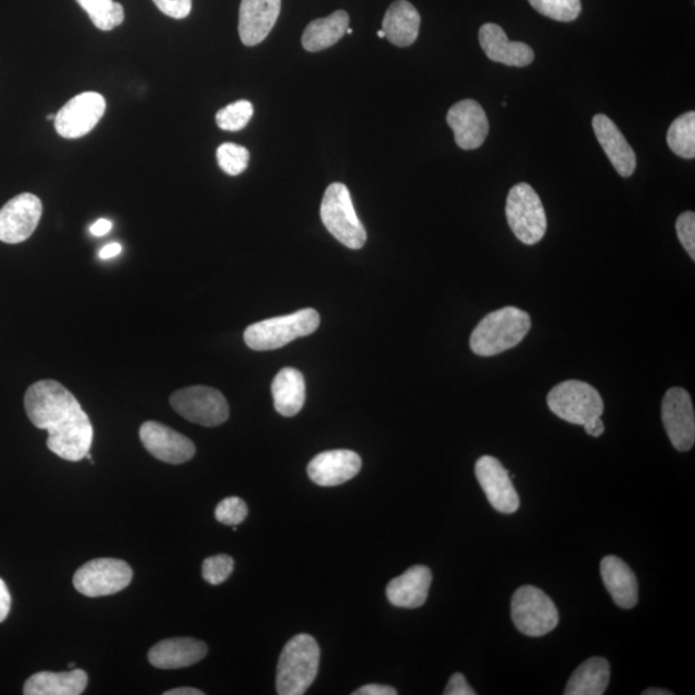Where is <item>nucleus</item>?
<instances>
[{"label": "nucleus", "mask_w": 695, "mask_h": 695, "mask_svg": "<svg viewBox=\"0 0 695 695\" xmlns=\"http://www.w3.org/2000/svg\"><path fill=\"white\" fill-rule=\"evenodd\" d=\"M281 0H242L239 14V34L248 47L261 44L276 26Z\"/></svg>", "instance_id": "obj_18"}, {"label": "nucleus", "mask_w": 695, "mask_h": 695, "mask_svg": "<svg viewBox=\"0 0 695 695\" xmlns=\"http://www.w3.org/2000/svg\"><path fill=\"white\" fill-rule=\"evenodd\" d=\"M233 568L234 562L230 555L209 556L203 563V577L210 585H221L232 575Z\"/></svg>", "instance_id": "obj_34"}, {"label": "nucleus", "mask_w": 695, "mask_h": 695, "mask_svg": "<svg viewBox=\"0 0 695 695\" xmlns=\"http://www.w3.org/2000/svg\"><path fill=\"white\" fill-rule=\"evenodd\" d=\"M321 220L328 231L346 248L359 250L367 233L355 213L351 192L343 183L330 184L321 204Z\"/></svg>", "instance_id": "obj_5"}, {"label": "nucleus", "mask_w": 695, "mask_h": 695, "mask_svg": "<svg viewBox=\"0 0 695 695\" xmlns=\"http://www.w3.org/2000/svg\"><path fill=\"white\" fill-rule=\"evenodd\" d=\"M677 238L681 240L682 245L692 258L695 260V214L693 212H685L677 218L676 221Z\"/></svg>", "instance_id": "obj_36"}, {"label": "nucleus", "mask_w": 695, "mask_h": 695, "mask_svg": "<svg viewBox=\"0 0 695 695\" xmlns=\"http://www.w3.org/2000/svg\"><path fill=\"white\" fill-rule=\"evenodd\" d=\"M133 571L129 564L101 557L88 562L80 567L74 576L77 592L88 597H100L118 594L131 585Z\"/></svg>", "instance_id": "obj_10"}, {"label": "nucleus", "mask_w": 695, "mask_h": 695, "mask_svg": "<svg viewBox=\"0 0 695 695\" xmlns=\"http://www.w3.org/2000/svg\"><path fill=\"white\" fill-rule=\"evenodd\" d=\"M433 575L425 565H414L386 586L387 601L399 608L423 607L430 594Z\"/></svg>", "instance_id": "obj_20"}, {"label": "nucleus", "mask_w": 695, "mask_h": 695, "mask_svg": "<svg viewBox=\"0 0 695 695\" xmlns=\"http://www.w3.org/2000/svg\"><path fill=\"white\" fill-rule=\"evenodd\" d=\"M88 685L85 671L72 668L69 673H38L32 675L26 685L23 694L27 695H79Z\"/></svg>", "instance_id": "obj_25"}, {"label": "nucleus", "mask_w": 695, "mask_h": 695, "mask_svg": "<svg viewBox=\"0 0 695 695\" xmlns=\"http://www.w3.org/2000/svg\"><path fill=\"white\" fill-rule=\"evenodd\" d=\"M42 201L32 193H21L0 209V241L20 244L38 228L42 218Z\"/></svg>", "instance_id": "obj_13"}, {"label": "nucleus", "mask_w": 695, "mask_h": 695, "mask_svg": "<svg viewBox=\"0 0 695 695\" xmlns=\"http://www.w3.org/2000/svg\"><path fill=\"white\" fill-rule=\"evenodd\" d=\"M112 229V223L109 220H99L91 225V233L93 236L101 238L108 234Z\"/></svg>", "instance_id": "obj_43"}, {"label": "nucleus", "mask_w": 695, "mask_h": 695, "mask_svg": "<svg viewBox=\"0 0 695 695\" xmlns=\"http://www.w3.org/2000/svg\"><path fill=\"white\" fill-rule=\"evenodd\" d=\"M274 409L280 415L293 417L301 412L305 402V380L301 371L285 367L272 383Z\"/></svg>", "instance_id": "obj_26"}, {"label": "nucleus", "mask_w": 695, "mask_h": 695, "mask_svg": "<svg viewBox=\"0 0 695 695\" xmlns=\"http://www.w3.org/2000/svg\"><path fill=\"white\" fill-rule=\"evenodd\" d=\"M253 114V103L241 100L218 111L215 121L216 125L223 129V131L239 132L249 124Z\"/></svg>", "instance_id": "obj_31"}, {"label": "nucleus", "mask_w": 695, "mask_h": 695, "mask_svg": "<svg viewBox=\"0 0 695 695\" xmlns=\"http://www.w3.org/2000/svg\"><path fill=\"white\" fill-rule=\"evenodd\" d=\"M512 620L522 634L540 637L556 628L560 613L543 590L522 586L513 595Z\"/></svg>", "instance_id": "obj_8"}, {"label": "nucleus", "mask_w": 695, "mask_h": 695, "mask_svg": "<svg viewBox=\"0 0 695 695\" xmlns=\"http://www.w3.org/2000/svg\"><path fill=\"white\" fill-rule=\"evenodd\" d=\"M216 160L224 173L234 177L246 171L250 153L236 143H223L216 150Z\"/></svg>", "instance_id": "obj_33"}, {"label": "nucleus", "mask_w": 695, "mask_h": 695, "mask_svg": "<svg viewBox=\"0 0 695 695\" xmlns=\"http://www.w3.org/2000/svg\"><path fill=\"white\" fill-rule=\"evenodd\" d=\"M107 111V100L97 92L75 95L56 114L54 128L68 140L82 139L91 133Z\"/></svg>", "instance_id": "obj_11"}, {"label": "nucleus", "mask_w": 695, "mask_h": 695, "mask_svg": "<svg viewBox=\"0 0 695 695\" xmlns=\"http://www.w3.org/2000/svg\"><path fill=\"white\" fill-rule=\"evenodd\" d=\"M152 2L160 12L175 20L188 18L192 11V0H152Z\"/></svg>", "instance_id": "obj_37"}, {"label": "nucleus", "mask_w": 695, "mask_h": 695, "mask_svg": "<svg viewBox=\"0 0 695 695\" xmlns=\"http://www.w3.org/2000/svg\"><path fill=\"white\" fill-rule=\"evenodd\" d=\"M30 422L48 432L47 447L54 455L77 463L91 451L93 426L70 391L54 380L32 384L23 400Z\"/></svg>", "instance_id": "obj_1"}, {"label": "nucleus", "mask_w": 695, "mask_h": 695, "mask_svg": "<svg viewBox=\"0 0 695 695\" xmlns=\"http://www.w3.org/2000/svg\"><path fill=\"white\" fill-rule=\"evenodd\" d=\"M475 476L495 511L513 514L520 508V496L512 476L496 457L483 456L475 464Z\"/></svg>", "instance_id": "obj_14"}, {"label": "nucleus", "mask_w": 695, "mask_h": 695, "mask_svg": "<svg viewBox=\"0 0 695 695\" xmlns=\"http://www.w3.org/2000/svg\"><path fill=\"white\" fill-rule=\"evenodd\" d=\"M11 594L8 592L6 582L0 578V622H3L11 611Z\"/></svg>", "instance_id": "obj_40"}, {"label": "nucleus", "mask_w": 695, "mask_h": 695, "mask_svg": "<svg viewBox=\"0 0 695 695\" xmlns=\"http://www.w3.org/2000/svg\"><path fill=\"white\" fill-rule=\"evenodd\" d=\"M673 692L666 689L651 688L643 692V695H673Z\"/></svg>", "instance_id": "obj_45"}, {"label": "nucleus", "mask_w": 695, "mask_h": 695, "mask_svg": "<svg viewBox=\"0 0 695 695\" xmlns=\"http://www.w3.org/2000/svg\"><path fill=\"white\" fill-rule=\"evenodd\" d=\"M447 123L460 149L475 150L486 141L490 125L486 112L473 100L460 101L447 114Z\"/></svg>", "instance_id": "obj_16"}, {"label": "nucleus", "mask_w": 695, "mask_h": 695, "mask_svg": "<svg viewBox=\"0 0 695 695\" xmlns=\"http://www.w3.org/2000/svg\"><path fill=\"white\" fill-rule=\"evenodd\" d=\"M203 691H199L195 688H189V686H184V688H175L172 691H168L164 695H204Z\"/></svg>", "instance_id": "obj_44"}, {"label": "nucleus", "mask_w": 695, "mask_h": 695, "mask_svg": "<svg viewBox=\"0 0 695 695\" xmlns=\"http://www.w3.org/2000/svg\"><path fill=\"white\" fill-rule=\"evenodd\" d=\"M171 405L185 420L203 426H218L228 422L230 407L224 395L209 386H189L177 391Z\"/></svg>", "instance_id": "obj_9"}, {"label": "nucleus", "mask_w": 695, "mask_h": 695, "mask_svg": "<svg viewBox=\"0 0 695 695\" xmlns=\"http://www.w3.org/2000/svg\"><path fill=\"white\" fill-rule=\"evenodd\" d=\"M535 10L548 19L575 21L581 13V0H528Z\"/></svg>", "instance_id": "obj_32"}, {"label": "nucleus", "mask_w": 695, "mask_h": 695, "mask_svg": "<svg viewBox=\"0 0 695 695\" xmlns=\"http://www.w3.org/2000/svg\"><path fill=\"white\" fill-rule=\"evenodd\" d=\"M346 34H353V30H352V29H350V28H348V30H346Z\"/></svg>", "instance_id": "obj_47"}, {"label": "nucleus", "mask_w": 695, "mask_h": 695, "mask_svg": "<svg viewBox=\"0 0 695 695\" xmlns=\"http://www.w3.org/2000/svg\"><path fill=\"white\" fill-rule=\"evenodd\" d=\"M530 314L516 306H504L487 314L473 331L471 348L481 357H492L518 345L531 330Z\"/></svg>", "instance_id": "obj_2"}, {"label": "nucleus", "mask_w": 695, "mask_h": 695, "mask_svg": "<svg viewBox=\"0 0 695 695\" xmlns=\"http://www.w3.org/2000/svg\"><path fill=\"white\" fill-rule=\"evenodd\" d=\"M121 250H123V248H121L118 242H112V244L103 246L100 250L99 256L102 261H108L111 260V258L118 256L121 253Z\"/></svg>", "instance_id": "obj_42"}, {"label": "nucleus", "mask_w": 695, "mask_h": 695, "mask_svg": "<svg viewBox=\"0 0 695 695\" xmlns=\"http://www.w3.org/2000/svg\"><path fill=\"white\" fill-rule=\"evenodd\" d=\"M379 38H385V32L383 30L377 31Z\"/></svg>", "instance_id": "obj_46"}, {"label": "nucleus", "mask_w": 695, "mask_h": 695, "mask_svg": "<svg viewBox=\"0 0 695 695\" xmlns=\"http://www.w3.org/2000/svg\"><path fill=\"white\" fill-rule=\"evenodd\" d=\"M506 218L515 238L525 245H536L547 230L546 212L536 191L520 183L508 192Z\"/></svg>", "instance_id": "obj_6"}, {"label": "nucleus", "mask_w": 695, "mask_h": 695, "mask_svg": "<svg viewBox=\"0 0 695 695\" xmlns=\"http://www.w3.org/2000/svg\"><path fill=\"white\" fill-rule=\"evenodd\" d=\"M350 28V16L345 11H336L328 18L318 19L305 28L302 38L303 47L309 52H321L333 47Z\"/></svg>", "instance_id": "obj_27"}, {"label": "nucleus", "mask_w": 695, "mask_h": 695, "mask_svg": "<svg viewBox=\"0 0 695 695\" xmlns=\"http://www.w3.org/2000/svg\"><path fill=\"white\" fill-rule=\"evenodd\" d=\"M584 427L585 432L588 435L595 436V439H597V436H601L605 431V426L601 417L592 420V422L586 423Z\"/></svg>", "instance_id": "obj_41"}, {"label": "nucleus", "mask_w": 695, "mask_h": 695, "mask_svg": "<svg viewBox=\"0 0 695 695\" xmlns=\"http://www.w3.org/2000/svg\"><path fill=\"white\" fill-rule=\"evenodd\" d=\"M69 667L72 669V668H75V665L74 664H70Z\"/></svg>", "instance_id": "obj_48"}, {"label": "nucleus", "mask_w": 695, "mask_h": 695, "mask_svg": "<svg viewBox=\"0 0 695 695\" xmlns=\"http://www.w3.org/2000/svg\"><path fill=\"white\" fill-rule=\"evenodd\" d=\"M320 326L318 311L306 309L288 316L253 323L245 330L244 339L250 350L264 352L285 346L298 338L309 336Z\"/></svg>", "instance_id": "obj_4"}, {"label": "nucleus", "mask_w": 695, "mask_h": 695, "mask_svg": "<svg viewBox=\"0 0 695 695\" xmlns=\"http://www.w3.org/2000/svg\"><path fill=\"white\" fill-rule=\"evenodd\" d=\"M248 506L240 497H228L215 508V518L225 525H239L246 520Z\"/></svg>", "instance_id": "obj_35"}, {"label": "nucleus", "mask_w": 695, "mask_h": 695, "mask_svg": "<svg viewBox=\"0 0 695 695\" xmlns=\"http://www.w3.org/2000/svg\"><path fill=\"white\" fill-rule=\"evenodd\" d=\"M208 653L205 643L193 637H173L158 643L149 652V661L160 669H177L197 665Z\"/></svg>", "instance_id": "obj_21"}, {"label": "nucleus", "mask_w": 695, "mask_h": 695, "mask_svg": "<svg viewBox=\"0 0 695 695\" xmlns=\"http://www.w3.org/2000/svg\"><path fill=\"white\" fill-rule=\"evenodd\" d=\"M593 128L597 141L617 173L632 177L636 171V155L616 123L607 115L600 114L594 117Z\"/></svg>", "instance_id": "obj_22"}, {"label": "nucleus", "mask_w": 695, "mask_h": 695, "mask_svg": "<svg viewBox=\"0 0 695 695\" xmlns=\"http://www.w3.org/2000/svg\"><path fill=\"white\" fill-rule=\"evenodd\" d=\"M668 148L683 159L695 158V112L675 119L667 133Z\"/></svg>", "instance_id": "obj_29"}, {"label": "nucleus", "mask_w": 695, "mask_h": 695, "mask_svg": "<svg viewBox=\"0 0 695 695\" xmlns=\"http://www.w3.org/2000/svg\"><path fill=\"white\" fill-rule=\"evenodd\" d=\"M480 43L484 53L493 62L506 67L524 68L535 60L532 48L522 42H511L503 28L486 23L480 30Z\"/></svg>", "instance_id": "obj_19"}, {"label": "nucleus", "mask_w": 695, "mask_h": 695, "mask_svg": "<svg viewBox=\"0 0 695 695\" xmlns=\"http://www.w3.org/2000/svg\"><path fill=\"white\" fill-rule=\"evenodd\" d=\"M611 667L607 659L593 657L584 662L565 686V695H602L607 691Z\"/></svg>", "instance_id": "obj_28"}, {"label": "nucleus", "mask_w": 695, "mask_h": 695, "mask_svg": "<svg viewBox=\"0 0 695 695\" xmlns=\"http://www.w3.org/2000/svg\"><path fill=\"white\" fill-rule=\"evenodd\" d=\"M397 691L392 688V686L382 685V684H370L362 686V688L353 692V695H395Z\"/></svg>", "instance_id": "obj_39"}, {"label": "nucleus", "mask_w": 695, "mask_h": 695, "mask_svg": "<svg viewBox=\"0 0 695 695\" xmlns=\"http://www.w3.org/2000/svg\"><path fill=\"white\" fill-rule=\"evenodd\" d=\"M662 422L671 443L677 451L693 449L695 441V415L693 402L683 387H671L662 402Z\"/></svg>", "instance_id": "obj_12"}, {"label": "nucleus", "mask_w": 695, "mask_h": 695, "mask_svg": "<svg viewBox=\"0 0 695 695\" xmlns=\"http://www.w3.org/2000/svg\"><path fill=\"white\" fill-rule=\"evenodd\" d=\"M140 439L153 457L167 464H184L197 454L195 444L188 436L158 422L144 423L140 430Z\"/></svg>", "instance_id": "obj_15"}, {"label": "nucleus", "mask_w": 695, "mask_h": 695, "mask_svg": "<svg viewBox=\"0 0 695 695\" xmlns=\"http://www.w3.org/2000/svg\"><path fill=\"white\" fill-rule=\"evenodd\" d=\"M547 406L564 422L585 425L604 412V402L594 386L568 380L553 387L547 395Z\"/></svg>", "instance_id": "obj_7"}, {"label": "nucleus", "mask_w": 695, "mask_h": 695, "mask_svg": "<svg viewBox=\"0 0 695 695\" xmlns=\"http://www.w3.org/2000/svg\"><path fill=\"white\" fill-rule=\"evenodd\" d=\"M422 18L416 8L407 0L394 2L384 16L385 38L397 47H410L416 42Z\"/></svg>", "instance_id": "obj_24"}, {"label": "nucleus", "mask_w": 695, "mask_h": 695, "mask_svg": "<svg viewBox=\"0 0 695 695\" xmlns=\"http://www.w3.org/2000/svg\"><path fill=\"white\" fill-rule=\"evenodd\" d=\"M362 467L359 454L350 450L322 452L312 460L306 469L310 479L318 486L335 487L351 481Z\"/></svg>", "instance_id": "obj_17"}, {"label": "nucleus", "mask_w": 695, "mask_h": 695, "mask_svg": "<svg viewBox=\"0 0 695 695\" xmlns=\"http://www.w3.org/2000/svg\"><path fill=\"white\" fill-rule=\"evenodd\" d=\"M88 13L93 26L102 31H110L124 22V8L114 0H77Z\"/></svg>", "instance_id": "obj_30"}, {"label": "nucleus", "mask_w": 695, "mask_h": 695, "mask_svg": "<svg viewBox=\"0 0 695 695\" xmlns=\"http://www.w3.org/2000/svg\"><path fill=\"white\" fill-rule=\"evenodd\" d=\"M444 695H475V691H473L472 686H469L466 683V678L463 674H454L450 677L449 684L446 686V691L443 692Z\"/></svg>", "instance_id": "obj_38"}, {"label": "nucleus", "mask_w": 695, "mask_h": 695, "mask_svg": "<svg viewBox=\"0 0 695 695\" xmlns=\"http://www.w3.org/2000/svg\"><path fill=\"white\" fill-rule=\"evenodd\" d=\"M605 588L614 603L622 610H632L638 601V585L635 573L618 556H605L601 563Z\"/></svg>", "instance_id": "obj_23"}, {"label": "nucleus", "mask_w": 695, "mask_h": 695, "mask_svg": "<svg viewBox=\"0 0 695 695\" xmlns=\"http://www.w3.org/2000/svg\"><path fill=\"white\" fill-rule=\"evenodd\" d=\"M320 646L311 635H296L282 651L276 677L280 695H302L319 674Z\"/></svg>", "instance_id": "obj_3"}]
</instances>
